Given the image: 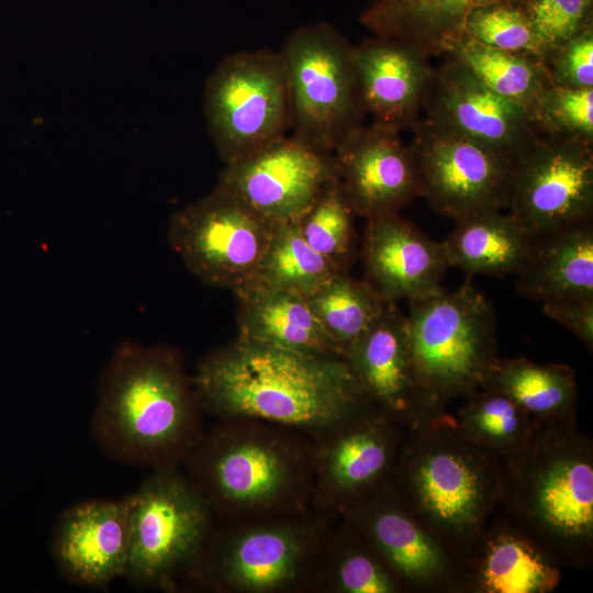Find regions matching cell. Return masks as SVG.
I'll use <instances>...</instances> for the list:
<instances>
[{"label":"cell","mask_w":593,"mask_h":593,"mask_svg":"<svg viewBox=\"0 0 593 593\" xmlns=\"http://www.w3.org/2000/svg\"><path fill=\"white\" fill-rule=\"evenodd\" d=\"M539 136L593 145V88L548 85L528 111Z\"/></svg>","instance_id":"obj_35"},{"label":"cell","mask_w":593,"mask_h":593,"mask_svg":"<svg viewBox=\"0 0 593 593\" xmlns=\"http://www.w3.org/2000/svg\"><path fill=\"white\" fill-rule=\"evenodd\" d=\"M392 483L409 510L461 560L503 503L504 461L445 412L406 430Z\"/></svg>","instance_id":"obj_4"},{"label":"cell","mask_w":593,"mask_h":593,"mask_svg":"<svg viewBox=\"0 0 593 593\" xmlns=\"http://www.w3.org/2000/svg\"><path fill=\"white\" fill-rule=\"evenodd\" d=\"M361 257L366 281L394 304L438 292L449 268L441 242L427 236L399 212L367 219Z\"/></svg>","instance_id":"obj_21"},{"label":"cell","mask_w":593,"mask_h":593,"mask_svg":"<svg viewBox=\"0 0 593 593\" xmlns=\"http://www.w3.org/2000/svg\"><path fill=\"white\" fill-rule=\"evenodd\" d=\"M130 548L123 578L175 593L216 521L181 467L150 470L127 495Z\"/></svg>","instance_id":"obj_9"},{"label":"cell","mask_w":593,"mask_h":593,"mask_svg":"<svg viewBox=\"0 0 593 593\" xmlns=\"http://www.w3.org/2000/svg\"><path fill=\"white\" fill-rule=\"evenodd\" d=\"M356 213L338 178L296 220L307 244L338 271L348 272L357 255Z\"/></svg>","instance_id":"obj_34"},{"label":"cell","mask_w":593,"mask_h":593,"mask_svg":"<svg viewBox=\"0 0 593 593\" xmlns=\"http://www.w3.org/2000/svg\"><path fill=\"white\" fill-rule=\"evenodd\" d=\"M204 114L225 165L288 136L291 108L280 51L258 48L227 55L209 77Z\"/></svg>","instance_id":"obj_10"},{"label":"cell","mask_w":593,"mask_h":593,"mask_svg":"<svg viewBox=\"0 0 593 593\" xmlns=\"http://www.w3.org/2000/svg\"><path fill=\"white\" fill-rule=\"evenodd\" d=\"M409 304L415 369L433 403L446 411L451 400L484 388L500 359L492 306L470 281Z\"/></svg>","instance_id":"obj_7"},{"label":"cell","mask_w":593,"mask_h":593,"mask_svg":"<svg viewBox=\"0 0 593 593\" xmlns=\"http://www.w3.org/2000/svg\"><path fill=\"white\" fill-rule=\"evenodd\" d=\"M463 36L542 63L540 46L523 4L495 3L473 10L466 20Z\"/></svg>","instance_id":"obj_36"},{"label":"cell","mask_w":593,"mask_h":593,"mask_svg":"<svg viewBox=\"0 0 593 593\" xmlns=\"http://www.w3.org/2000/svg\"><path fill=\"white\" fill-rule=\"evenodd\" d=\"M181 468L219 523L311 510L312 443L284 426L253 418L215 419Z\"/></svg>","instance_id":"obj_3"},{"label":"cell","mask_w":593,"mask_h":593,"mask_svg":"<svg viewBox=\"0 0 593 593\" xmlns=\"http://www.w3.org/2000/svg\"><path fill=\"white\" fill-rule=\"evenodd\" d=\"M445 56L460 63L493 92L522 105L527 112L551 83L540 60L497 49L467 36L454 43Z\"/></svg>","instance_id":"obj_31"},{"label":"cell","mask_w":593,"mask_h":593,"mask_svg":"<svg viewBox=\"0 0 593 593\" xmlns=\"http://www.w3.org/2000/svg\"><path fill=\"white\" fill-rule=\"evenodd\" d=\"M128 548L127 495L76 503L53 524L52 558L61 578L76 586L103 590L123 578Z\"/></svg>","instance_id":"obj_19"},{"label":"cell","mask_w":593,"mask_h":593,"mask_svg":"<svg viewBox=\"0 0 593 593\" xmlns=\"http://www.w3.org/2000/svg\"><path fill=\"white\" fill-rule=\"evenodd\" d=\"M411 131L422 198L437 214L458 221L507 206L512 160L425 119Z\"/></svg>","instance_id":"obj_14"},{"label":"cell","mask_w":593,"mask_h":593,"mask_svg":"<svg viewBox=\"0 0 593 593\" xmlns=\"http://www.w3.org/2000/svg\"><path fill=\"white\" fill-rule=\"evenodd\" d=\"M338 270L302 236L296 221L275 225L253 279L309 295Z\"/></svg>","instance_id":"obj_33"},{"label":"cell","mask_w":593,"mask_h":593,"mask_svg":"<svg viewBox=\"0 0 593 593\" xmlns=\"http://www.w3.org/2000/svg\"><path fill=\"white\" fill-rule=\"evenodd\" d=\"M275 225L216 186L171 217L168 238L200 281L234 291L255 277Z\"/></svg>","instance_id":"obj_12"},{"label":"cell","mask_w":593,"mask_h":593,"mask_svg":"<svg viewBox=\"0 0 593 593\" xmlns=\"http://www.w3.org/2000/svg\"><path fill=\"white\" fill-rule=\"evenodd\" d=\"M513 523L558 562L583 567L593 548V449L575 423L538 427L504 461Z\"/></svg>","instance_id":"obj_5"},{"label":"cell","mask_w":593,"mask_h":593,"mask_svg":"<svg viewBox=\"0 0 593 593\" xmlns=\"http://www.w3.org/2000/svg\"><path fill=\"white\" fill-rule=\"evenodd\" d=\"M237 339L291 351L340 356L305 296L255 279L235 289Z\"/></svg>","instance_id":"obj_24"},{"label":"cell","mask_w":593,"mask_h":593,"mask_svg":"<svg viewBox=\"0 0 593 593\" xmlns=\"http://www.w3.org/2000/svg\"><path fill=\"white\" fill-rule=\"evenodd\" d=\"M533 238L510 214L482 211L456 221L441 242L449 266L469 275H516L528 256Z\"/></svg>","instance_id":"obj_27"},{"label":"cell","mask_w":593,"mask_h":593,"mask_svg":"<svg viewBox=\"0 0 593 593\" xmlns=\"http://www.w3.org/2000/svg\"><path fill=\"white\" fill-rule=\"evenodd\" d=\"M331 523L311 510L266 519L216 522L179 592L314 593V573Z\"/></svg>","instance_id":"obj_6"},{"label":"cell","mask_w":593,"mask_h":593,"mask_svg":"<svg viewBox=\"0 0 593 593\" xmlns=\"http://www.w3.org/2000/svg\"><path fill=\"white\" fill-rule=\"evenodd\" d=\"M488 384L507 394L538 427L575 423L578 385L569 366L500 358Z\"/></svg>","instance_id":"obj_29"},{"label":"cell","mask_w":593,"mask_h":593,"mask_svg":"<svg viewBox=\"0 0 593 593\" xmlns=\"http://www.w3.org/2000/svg\"><path fill=\"white\" fill-rule=\"evenodd\" d=\"M338 180L356 215L399 212L422 187L415 158L400 133L371 123L350 134L333 153Z\"/></svg>","instance_id":"obj_20"},{"label":"cell","mask_w":593,"mask_h":593,"mask_svg":"<svg viewBox=\"0 0 593 593\" xmlns=\"http://www.w3.org/2000/svg\"><path fill=\"white\" fill-rule=\"evenodd\" d=\"M291 108V137L333 154L367 115L354 63V45L332 24L293 30L279 49Z\"/></svg>","instance_id":"obj_8"},{"label":"cell","mask_w":593,"mask_h":593,"mask_svg":"<svg viewBox=\"0 0 593 593\" xmlns=\"http://www.w3.org/2000/svg\"><path fill=\"white\" fill-rule=\"evenodd\" d=\"M337 178L333 154L286 136L225 165L217 186L278 224L296 221Z\"/></svg>","instance_id":"obj_16"},{"label":"cell","mask_w":593,"mask_h":593,"mask_svg":"<svg viewBox=\"0 0 593 593\" xmlns=\"http://www.w3.org/2000/svg\"><path fill=\"white\" fill-rule=\"evenodd\" d=\"M203 416L179 350L124 339L99 378L90 430L114 462L149 470L181 467L204 432Z\"/></svg>","instance_id":"obj_1"},{"label":"cell","mask_w":593,"mask_h":593,"mask_svg":"<svg viewBox=\"0 0 593 593\" xmlns=\"http://www.w3.org/2000/svg\"><path fill=\"white\" fill-rule=\"evenodd\" d=\"M192 380L204 415L259 419L307 436L367 403L344 357L239 339L204 355Z\"/></svg>","instance_id":"obj_2"},{"label":"cell","mask_w":593,"mask_h":593,"mask_svg":"<svg viewBox=\"0 0 593 593\" xmlns=\"http://www.w3.org/2000/svg\"><path fill=\"white\" fill-rule=\"evenodd\" d=\"M460 407L454 421L472 441L503 461L523 451L538 426L507 394L486 384Z\"/></svg>","instance_id":"obj_32"},{"label":"cell","mask_w":593,"mask_h":593,"mask_svg":"<svg viewBox=\"0 0 593 593\" xmlns=\"http://www.w3.org/2000/svg\"><path fill=\"white\" fill-rule=\"evenodd\" d=\"M516 276L518 292L534 301L593 300V220L533 238Z\"/></svg>","instance_id":"obj_25"},{"label":"cell","mask_w":593,"mask_h":593,"mask_svg":"<svg viewBox=\"0 0 593 593\" xmlns=\"http://www.w3.org/2000/svg\"><path fill=\"white\" fill-rule=\"evenodd\" d=\"M405 592L387 563L347 519L326 529L320 545L314 593Z\"/></svg>","instance_id":"obj_28"},{"label":"cell","mask_w":593,"mask_h":593,"mask_svg":"<svg viewBox=\"0 0 593 593\" xmlns=\"http://www.w3.org/2000/svg\"><path fill=\"white\" fill-rule=\"evenodd\" d=\"M429 57L412 44L377 35L354 45L362 104L373 123L400 133L421 121L434 72Z\"/></svg>","instance_id":"obj_22"},{"label":"cell","mask_w":593,"mask_h":593,"mask_svg":"<svg viewBox=\"0 0 593 593\" xmlns=\"http://www.w3.org/2000/svg\"><path fill=\"white\" fill-rule=\"evenodd\" d=\"M542 64L556 86L593 88V26L549 51Z\"/></svg>","instance_id":"obj_38"},{"label":"cell","mask_w":593,"mask_h":593,"mask_svg":"<svg viewBox=\"0 0 593 593\" xmlns=\"http://www.w3.org/2000/svg\"><path fill=\"white\" fill-rule=\"evenodd\" d=\"M525 0H377L360 15L374 35L412 44L429 56L445 55L463 36L468 15L495 3Z\"/></svg>","instance_id":"obj_26"},{"label":"cell","mask_w":593,"mask_h":593,"mask_svg":"<svg viewBox=\"0 0 593 593\" xmlns=\"http://www.w3.org/2000/svg\"><path fill=\"white\" fill-rule=\"evenodd\" d=\"M510 214L532 238L593 217V145L538 136L514 163Z\"/></svg>","instance_id":"obj_13"},{"label":"cell","mask_w":593,"mask_h":593,"mask_svg":"<svg viewBox=\"0 0 593 593\" xmlns=\"http://www.w3.org/2000/svg\"><path fill=\"white\" fill-rule=\"evenodd\" d=\"M425 120L475 142L513 163L539 136L519 104L484 86L457 60L446 56L434 72L424 100Z\"/></svg>","instance_id":"obj_17"},{"label":"cell","mask_w":593,"mask_h":593,"mask_svg":"<svg viewBox=\"0 0 593 593\" xmlns=\"http://www.w3.org/2000/svg\"><path fill=\"white\" fill-rule=\"evenodd\" d=\"M361 395L409 429L445 412L430 400L412 358L406 317L390 303L345 357Z\"/></svg>","instance_id":"obj_18"},{"label":"cell","mask_w":593,"mask_h":593,"mask_svg":"<svg viewBox=\"0 0 593 593\" xmlns=\"http://www.w3.org/2000/svg\"><path fill=\"white\" fill-rule=\"evenodd\" d=\"M340 518L362 534L404 591H465L461 558L409 510L392 480Z\"/></svg>","instance_id":"obj_15"},{"label":"cell","mask_w":593,"mask_h":593,"mask_svg":"<svg viewBox=\"0 0 593 593\" xmlns=\"http://www.w3.org/2000/svg\"><path fill=\"white\" fill-rule=\"evenodd\" d=\"M544 313L593 348V300H551L542 302Z\"/></svg>","instance_id":"obj_39"},{"label":"cell","mask_w":593,"mask_h":593,"mask_svg":"<svg viewBox=\"0 0 593 593\" xmlns=\"http://www.w3.org/2000/svg\"><path fill=\"white\" fill-rule=\"evenodd\" d=\"M305 299L344 358L390 304L368 281L346 271L334 273Z\"/></svg>","instance_id":"obj_30"},{"label":"cell","mask_w":593,"mask_h":593,"mask_svg":"<svg viewBox=\"0 0 593 593\" xmlns=\"http://www.w3.org/2000/svg\"><path fill=\"white\" fill-rule=\"evenodd\" d=\"M406 428L365 403L310 435V508L333 524L391 479Z\"/></svg>","instance_id":"obj_11"},{"label":"cell","mask_w":593,"mask_h":593,"mask_svg":"<svg viewBox=\"0 0 593 593\" xmlns=\"http://www.w3.org/2000/svg\"><path fill=\"white\" fill-rule=\"evenodd\" d=\"M558 563L514 523L488 524L462 557L465 591L552 592L561 580Z\"/></svg>","instance_id":"obj_23"},{"label":"cell","mask_w":593,"mask_h":593,"mask_svg":"<svg viewBox=\"0 0 593 593\" xmlns=\"http://www.w3.org/2000/svg\"><path fill=\"white\" fill-rule=\"evenodd\" d=\"M541 49L542 60L552 48L593 26V0H525Z\"/></svg>","instance_id":"obj_37"}]
</instances>
